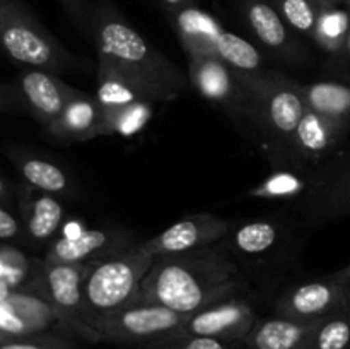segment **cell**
<instances>
[{"label":"cell","mask_w":350,"mask_h":349,"mask_svg":"<svg viewBox=\"0 0 350 349\" xmlns=\"http://www.w3.org/2000/svg\"><path fill=\"white\" fill-rule=\"evenodd\" d=\"M314 324L275 313L258 318L243 342L248 349H304Z\"/></svg>","instance_id":"44dd1931"},{"label":"cell","mask_w":350,"mask_h":349,"mask_svg":"<svg viewBox=\"0 0 350 349\" xmlns=\"http://www.w3.org/2000/svg\"><path fill=\"white\" fill-rule=\"evenodd\" d=\"M337 3H342V5L349 7V9H350V0H337Z\"/></svg>","instance_id":"f35d334b"},{"label":"cell","mask_w":350,"mask_h":349,"mask_svg":"<svg viewBox=\"0 0 350 349\" xmlns=\"http://www.w3.org/2000/svg\"><path fill=\"white\" fill-rule=\"evenodd\" d=\"M3 337H7V334H3V332H0V339H3Z\"/></svg>","instance_id":"60d3db41"},{"label":"cell","mask_w":350,"mask_h":349,"mask_svg":"<svg viewBox=\"0 0 350 349\" xmlns=\"http://www.w3.org/2000/svg\"><path fill=\"white\" fill-rule=\"evenodd\" d=\"M0 47L16 64L57 75L77 70L85 64L62 47L19 0L0 5Z\"/></svg>","instance_id":"8992f818"},{"label":"cell","mask_w":350,"mask_h":349,"mask_svg":"<svg viewBox=\"0 0 350 349\" xmlns=\"http://www.w3.org/2000/svg\"><path fill=\"white\" fill-rule=\"evenodd\" d=\"M24 229L9 211L0 207V240H16Z\"/></svg>","instance_id":"d6a6232c"},{"label":"cell","mask_w":350,"mask_h":349,"mask_svg":"<svg viewBox=\"0 0 350 349\" xmlns=\"http://www.w3.org/2000/svg\"><path fill=\"white\" fill-rule=\"evenodd\" d=\"M256 320L258 315L246 294L217 301L195 313L187 315L176 334H193L228 342H243Z\"/></svg>","instance_id":"2e32d148"},{"label":"cell","mask_w":350,"mask_h":349,"mask_svg":"<svg viewBox=\"0 0 350 349\" xmlns=\"http://www.w3.org/2000/svg\"><path fill=\"white\" fill-rule=\"evenodd\" d=\"M229 228L231 221L228 219H222L211 212H198V214L185 216L183 219L163 229L159 235L142 242V248L152 259L191 252L222 242L228 236Z\"/></svg>","instance_id":"ac0fdd59"},{"label":"cell","mask_w":350,"mask_h":349,"mask_svg":"<svg viewBox=\"0 0 350 349\" xmlns=\"http://www.w3.org/2000/svg\"><path fill=\"white\" fill-rule=\"evenodd\" d=\"M188 79L198 94L221 108L232 122L250 125V96L241 74L208 55H187Z\"/></svg>","instance_id":"7c38bea8"},{"label":"cell","mask_w":350,"mask_h":349,"mask_svg":"<svg viewBox=\"0 0 350 349\" xmlns=\"http://www.w3.org/2000/svg\"><path fill=\"white\" fill-rule=\"evenodd\" d=\"M304 349H350V308L317 320Z\"/></svg>","instance_id":"4316f807"},{"label":"cell","mask_w":350,"mask_h":349,"mask_svg":"<svg viewBox=\"0 0 350 349\" xmlns=\"http://www.w3.org/2000/svg\"><path fill=\"white\" fill-rule=\"evenodd\" d=\"M17 98H19V94H17V92L7 91L5 88H2V86H0V109L14 108L17 103Z\"/></svg>","instance_id":"e575fe53"},{"label":"cell","mask_w":350,"mask_h":349,"mask_svg":"<svg viewBox=\"0 0 350 349\" xmlns=\"http://www.w3.org/2000/svg\"><path fill=\"white\" fill-rule=\"evenodd\" d=\"M16 163L24 180L34 190L55 195L62 201H72V198L81 197L82 188L79 187L77 180L55 161L34 156V154L21 153L16 156Z\"/></svg>","instance_id":"7402d4cb"},{"label":"cell","mask_w":350,"mask_h":349,"mask_svg":"<svg viewBox=\"0 0 350 349\" xmlns=\"http://www.w3.org/2000/svg\"><path fill=\"white\" fill-rule=\"evenodd\" d=\"M291 238L293 229L282 219L260 216L231 222L222 243L245 272L246 269L275 266L286 259Z\"/></svg>","instance_id":"9c48e42d"},{"label":"cell","mask_w":350,"mask_h":349,"mask_svg":"<svg viewBox=\"0 0 350 349\" xmlns=\"http://www.w3.org/2000/svg\"><path fill=\"white\" fill-rule=\"evenodd\" d=\"M328 70H330L332 77L350 81V27L342 50L328 60Z\"/></svg>","instance_id":"1f68e13d"},{"label":"cell","mask_w":350,"mask_h":349,"mask_svg":"<svg viewBox=\"0 0 350 349\" xmlns=\"http://www.w3.org/2000/svg\"><path fill=\"white\" fill-rule=\"evenodd\" d=\"M241 14L263 55L291 67H304L311 60L299 34L291 29L272 2L241 0Z\"/></svg>","instance_id":"4fadbf2b"},{"label":"cell","mask_w":350,"mask_h":349,"mask_svg":"<svg viewBox=\"0 0 350 349\" xmlns=\"http://www.w3.org/2000/svg\"><path fill=\"white\" fill-rule=\"evenodd\" d=\"M304 108L340 125L350 127V81L328 77L301 84Z\"/></svg>","instance_id":"cb8c5ba5"},{"label":"cell","mask_w":350,"mask_h":349,"mask_svg":"<svg viewBox=\"0 0 350 349\" xmlns=\"http://www.w3.org/2000/svg\"><path fill=\"white\" fill-rule=\"evenodd\" d=\"M157 2L163 7L164 14L176 12V10H181L190 5H198V0H157Z\"/></svg>","instance_id":"836d02e7"},{"label":"cell","mask_w":350,"mask_h":349,"mask_svg":"<svg viewBox=\"0 0 350 349\" xmlns=\"http://www.w3.org/2000/svg\"><path fill=\"white\" fill-rule=\"evenodd\" d=\"M5 192H7V187H5V183H3V181H2V178H0V198H2L3 195H5Z\"/></svg>","instance_id":"74e56055"},{"label":"cell","mask_w":350,"mask_h":349,"mask_svg":"<svg viewBox=\"0 0 350 349\" xmlns=\"http://www.w3.org/2000/svg\"><path fill=\"white\" fill-rule=\"evenodd\" d=\"M103 125L105 120L98 98L77 89L46 132L60 142H85L103 137Z\"/></svg>","instance_id":"ffe728a7"},{"label":"cell","mask_w":350,"mask_h":349,"mask_svg":"<svg viewBox=\"0 0 350 349\" xmlns=\"http://www.w3.org/2000/svg\"><path fill=\"white\" fill-rule=\"evenodd\" d=\"M350 135V127L340 125L304 108L303 118L294 133L287 161V171L308 174L335 153Z\"/></svg>","instance_id":"e0dca14e"},{"label":"cell","mask_w":350,"mask_h":349,"mask_svg":"<svg viewBox=\"0 0 350 349\" xmlns=\"http://www.w3.org/2000/svg\"><path fill=\"white\" fill-rule=\"evenodd\" d=\"M5 2H14V0H0V5H2V3H5Z\"/></svg>","instance_id":"ab89813d"},{"label":"cell","mask_w":350,"mask_h":349,"mask_svg":"<svg viewBox=\"0 0 350 349\" xmlns=\"http://www.w3.org/2000/svg\"><path fill=\"white\" fill-rule=\"evenodd\" d=\"M328 2H335V3H337V0H328Z\"/></svg>","instance_id":"b9f144b4"},{"label":"cell","mask_w":350,"mask_h":349,"mask_svg":"<svg viewBox=\"0 0 350 349\" xmlns=\"http://www.w3.org/2000/svg\"><path fill=\"white\" fill-rule=\"evenodd\" d=\"M98 64L113 68L152 103L176 99L190 79L146 40L109 0H96L91 36Z\"/></svg>","instance_id":"7a4b0ae2"},{"label":"cell","mask_w":350,"mask_h":349,"mask_svg":"<svg viewBox=\"0 0 350 349\" xmlns=\"http://www.w3.org/2000/svg\"><path fill=\"white\" fill-rule=\"evenodd\" d=\"M304 190H306V174L287 170H273L269 178L250 188L246 195L262 201L297 202Z\"/></svg>","instance_id":"484cf974"},{"label":"cell","mask_w":350,"mask_h":349,"mask_svg":"<svg viewBox=\"0 0 350 349\" xmlns=\"http://www.w3.org/2000/svg\"><path fill=\"white\" fill-rule=\"evenodd\" d=\"M241 79L250 96V125L262 137L273 170H287L291 144L304 113L301 82L269 67L241 74Z\"/></svg>","instance_id":"3957f363"},{"label":"cell","mask_w":350,"mask_h":349,"mask_svg":"<svg viewBox=\"0 0 350 349\" xmlns=\"http://www.w3.org/2000/svg\"><path fill=\"white\" fill-rule=\"evenodd\" d=\"M152 260L140 242L125 252L89 266L82 283V303L92 327L103 318L137 303Z\"/></svg>","instance_id":"277c9868"},{"label":"cell","mask_w":350,"mask_h":349,"mask_svg":"<svg viewBox=\"0 0 350 349\" xmlns=\"http://www.w3.org/2000/svg\"><path fill=\"white\" fill-rule=\"evenodd\" d=\"M34 188L24 194V235L34 246L50 245L65 219V207L62 198Z\"/></svg>","instance_id":"603a6c76"},{"label":"cell","mask_w":350,"mask_h":349,"mask_svg":"<svg viewBox=\"0 0 350 349\" xmlns=\"http://www.w3.org/2000/svg\"><path fill=\"white\" fill-rule=\"evenodd\" d=\"M250 283L224 243L156 257L137 303H156L190 315L217 301L246 296Z\"/></svg>","instance_id":"6da1fadb"},{"label":"cell","mask_w":350,"mask_h":349,"mask_svg":"<svg viewBox=\"0 0 350 349\" xmlns=\"http://www.w3.org/2000/svg\"><path fill=\"white\" fill-rule=\"evenodd\" d=\"M187 55L215 57L241 74L265 70V55L252 41L224 29L212 14L198 5L166 12Z\"/></svg>","instance_id":"5b68a950"},{"label":"cell","mask_w":350,"mask_h":349,"mask_svg":"<svg viewBox=\"0 0 350 349\" xmlns=\"http://www.w3.org/2000/svg\"><path fill=\"white\" fill-rule=\"evenodd\" d=\"M238 342L221 341L214 337L193 334H173L170 337L159 339L150 344L140 346L135 349H238Z\"/></svg>","instance_id":"f546056e"},{"label":"cell","mask_w":350,"mask_h":349,"mask_svg":"<svg viewBox=\"0 0 350 349\" xmlns=\"http://www.w3.org/2000/svg\"><path fill=\"white\" fill-rule=\"evenodd\" d=\"M272 3L291 29L313 41L318 21L328 0H272Z\"/></svg>","instance_id":"83f0119b"},{"label":"cell","mask_w":350,"mask_h":349,"mask_svg":"<svg viewBox=\"0 0 350 349\" xmlns=\"http://www.w3.org/2000/svg\"><path fill=\"white\" fill-rule=\"evenodd\" d=\"M347 308H350V281L338 279L334 272L293 284L273 301L277 315L299 320H320Z\"/></svg>","instance_id":"5bb4252c"},{"label":"cell","mask_w":350,"mask_h":349,"mask_svg":"<svg viewBox=\"0 0 350 349\" xmlns=\"http://www.w3.org/2000/svg\"><path fill=\"white\" fill-rule=\"evenodd\" d=\"M299 222L317 228L350 216V140L306 174V190L294 202Z\"/></svg>","instance_id":"52a82bcc"},{"label":"cell","mask_w":350,"mask_h":349,"mask_svg":"<svg viewBox=\"0 0 350 349\" xmlns=\"http://www.w3.org/2000/svg\"><path fill=\"white\" fill-rule=\"evenodd\" d=\"M14 291L10 289L9 284H5L3 281H0V303H3L5 300H9L10 294H12Z\"/></svg>","instance_id":"d590c367"},{"label":"cell","mask_w":350,"mask_h":349,"mask_svg":"<svg viewBox=\"0 0 350 349\" xmlns=\"http://www.w3.org/2000/svg\"><path fill=\"white\" fill-rule=\"evenodd\" d=\"M187 315L156 303H133L94 325L101 342L116 346L150 344L180 332Z\"/></svg>","instance_id":"30bf717a"},{"label":"cell","mask_w":350,"mask_h":349,"mask_svg":"<svg viewBox=\"0 0 350 349\" xmlns=\"http://www.w3.org/2000/svg\"><path fill=\"white\" fill-rule=\"evenodd\" d=\"M91 263H44L31 281V289L50 305L62 331L85 342H101L98 331L91 325L82 303V283Z\"/></svg>","instance_id":"ba28073f"},{"label":"cell","mask_w":350,"mask_h":349,"mask_svg":"<svg viewBox=\"0 0 350 349\" xmlns=\"http://www.w3.org/2000/svg\"><path fill=\"white\" fill-rule=\"evenodd\" d=\"M140 243L139 236L129 228L106 226L85 228L75 235H64L48 245L44 263H92L122 253Z\"/></svg>","instance_id":"9a60e30c"},{"label":"cell","mask_w":350,"mask_h":349,"mask_svg":"<svg viewBox=\"0 0 350 349\" xmlns=\"http://www.w3.org/2000/svg\"><path fill=\"white\" fill-rule=\"evenodd\" d=\"M94 96L103 109V135H135L150 122L156 106L122 75L103 64L96 67Z\"/></svg>","instance_id":"8fae6325"},{"label":"cell","mask_w":350,"mask_h":349,"mask_svg":"<svg viewBox=\"0 0 350 349\" xmlns=\"http://www.w3.org/2000/svg\"><path fill=\"white\" fill-rule=\"evenodd\" d=\"M350 27V9L342 3L328 2L318 21L313 43L328 57H335L344 47Z\"/></svg>","instance_id":"d4e9b609"},{"label":"cell","mask_w":350,"mask_h":349,"mask_svg":"<svg viewBox=\"0 0 350 349\" xmlns=\"http://www.w3.org/2000/svg\"><path fill=\"white\" fill-rule=\"evenodd\" d=\"M334 274L338 277V279H347V281H350V263H347V266H345V267H342V269L335 270Z\"/></svg>","instance_id":"8d00e7d4"},{"label":"cell","mask_w":350,"mask_h":349,"mask_svg":"<svg viewBox=\"0 0 350 349\" xmlns=\"http://www.w3.org/2000/svg\"><path fill=\"white\" fill-rule=\"evenodd\" d=\"M0 349H79V341L68 332H38L29 335H7Z\"/></svg>","instance_id":"f1b7e54d"},{"label":"cell","mask_w":350,"mask_h":349,"mask_svg":"<svg viewBox=\"0 0 350 349\" xmlns=\"http://www.w3.org/2000/svg\"><path fill=\"white\" fill-rule=\"evenodd\" d=\"M75 91L77 88L62 81L57 74L40 68H27L19 77L17 94L31 115L44 130H48L57 122Z\"/></svg>","instance_id":"d6986e66"},{"label":"cell","mask_w":350,"mask_h":349,"mask_svg":"<svg viewBox=\"0 0 350 349\" xmlns=\"http://www.w3.org/2000/svg\"><path fill=\"white\" fill-rule=\"evenodd\" d=\"M60 3L75 29L82 36H91V12L94 2L92 0H60Z\"/></svg>","instance_id":"4dcf8cb0"}]
</instances>
